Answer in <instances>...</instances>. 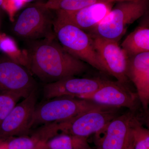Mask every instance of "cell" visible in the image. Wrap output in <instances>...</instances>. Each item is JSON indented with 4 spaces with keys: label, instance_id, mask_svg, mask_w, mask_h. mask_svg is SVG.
I'll return each instance as SVG.
<instances>
[{
    "label": "cell",
    "instance_id": "1",
    "mask_svg": "<svg viewBox=\"0 0 149 149\" xmlns=\"http://www.w3.org/2000/svg\"><path fill=\"white\" fill-rule=\"evenodd\" d=\"M26 42L27 69L45 84L75 77L88 69L87 64L67 52L56 37Z\"/></svg>",
    "mask_w": 149,
    "mask_h": 149
},
{
    "label": "cell",
    "instance_id": "2",
    "mask_svg": "<svg viewBox=\"0 0 149 149\" xmlns=\"http://www.w3.org/2000/svg\"><path fill=\"white\" fill-rule=\"evenodd\" d=\"M148 7L149 0L118 2L89 34L118 42L130 24L148 13Z\"/></svg>",
    "mask_w": 149,
    "mask_h": 149
},
{
    "label": "cell",
    "instance_id": "3",
    "mask_svg": "<svg viewBox=\"0 0 149 149\" xmlns=\"http://www.w3.org/2000/svg\"><path fill=\"white\" fill-rule=\"evenodd\" d=\"M102 106L88 100L74 97H58L47 100L36 105L32 126L67 121Z\"/></svg>",
    "mask_w": 149,
    "mask_h": 149
},
{
    "label": "cell",
    "instance_id": "4",
    "mask_svg": "<svg viewBox=\"0 0 149 149\" xmlns=\"http://www.w3.org/2000/svg\"><path fill=\"white\" fill-rule=\"evenodd\" d=\"M54 17L43 3L34 4L22 12L13 27L14 34L25 42L55 38Z\"/></svg>",
    "mask_w": 149,
    "mask_h": 149
},
{
    "label": "cell",
    "instance_id": "5",
    "mask_svg": "<svg viewBox=\"0 0 149 149\" xmlns=\"http://www.w3.org/2000/svg\"><path fill=\"white\" fill-rule=\"evenodd\" d=\"M53 28L56 39L67 52L106 73L99 60L91 35L70 24L53 25Z\"/></svg>",
    "mask_w": 149,
    "mask_h": 149
},
{
    "label": "cell",
    "instance_id": "6",
    "mask_svg": "<svg viewBox=\"0 0 149 149\" xmlns=\"http://www.w3.org/2000/svg\"><path fill=\"white\" fill-rule=\"evenodd\" d=\"M37 90L30 71L7 55L0 56V93H11L25 98Z\"/></svg>",
    "mask_w": 149,
    "mask_h": 149
},
{
    "label": "cell",
    "instance_id": "7",
    "mask_svg": "<svg viewBox=\"0 0 149 149\" xmlns=\"http://www.w3.org/2000/svg\"><path fill=\"white\" fill-rule=\"evenodd\" d=\"M118 109L102 106L86 112L63 121L61 133L88 138L92 134L98 133L118 116Z\"/></svg>",
    "mask_w": 149,
    "mask_h": 149
},
{
    "label": "cell",
    "instance_id": "8",
    "mask_svg": "<svg viewBox=\"0 0 149 149\" xmlns=\"http://www.w3.org/2000/svg\"><path fill=\"white\" fill-rule=\"evenodd\" d=\"M37 98L35 90L14 107L0 126V141L27 135L32 126Z\"/></svg>",
    "mask_w": 149,
    "mask_h": 149
},
{
    "label": "cell",
    "instance_id": "9",
    "mask_svg": "<svg viewBox=\"0 0 149 149\" xmlns=\"http://www.w3.org/2000/svg\"><path fill=\"white\" fill-rule=\"evenodd\" d=\"M94 47L106 73L126 85L128 58L118 42L100 37H92Z\"/></svg>",
    "mask_w": 149,
    "mask_h": 149
},
{
    "label": "cell",
    "instance_id": "10",
    "mask_svg": "<svg viewBox=\"0 0 149 149\" xmlns=\"http://www.w3.org/2000/svg\"><path fill=\"white\" fill-rule=\"evenodd\" d=\"M137 93L130 91L125 85L118 81L105 80L95 92L78 98L88 100L95 103L109 107H125L133 111L136 108Z\"/></svg>",
    "mask_w": 149,
    "mask_h": 149
},
{
    "label": "cell",
    "instance_id": "11",
    "mask_svg": "<svg viewBox=\"0 0 149 149\" xmlns=\"http://www.w3.org/2000/svg\"><path fill=\"white\" fill-rule=\"evenodd\" d=\"M104 81L99 78L67 77L53 83L45 84L43 89V98L45 100L61 97L78 98L95 92Z\"/></svg>",
    "mask_w": 149,
    "mask_h": 149
},
{
    "label": "cell",
    "instance_id": "12",
    "mask_svg": "<svg viewBox=\"0 0 149 149\" xmlns=\"http://www.w3.org/2000/svg\"><path fill=\"white\" fill-rule=\"evenodd\" d=\"M112 4H97L74 11L56 10L53 25L70 24L90 31L109 13Z\"/></svg>",
    "mask_w": 149,
    "mask_h": 149
},
{
    "label": "cell",
    "instance_id": "13",
    "mask_svg": "<svg viewBox=\"0 0 149 149\" xmlns=\"http://www.w3.org/2000/svg\"><path fill=\"white\" fill-rule=\"evenodd\" d=\"M130 111L115 118L95 134V149H125L128 144L131 119Z\"/></svg>",
    "mask_w": 149,
    "mask_h": 149
},
{
    "label": "cell",
    "instance_id": "14",
    "mask_svg": "<svg viewBox=\"0 0 149 149\" xmlns=\"http://www.w3.org/2000/svg\"><path fill=\"white\" fill-rule=\"evenodd\" d=\"M127 77L135 85L138 98L147 111L149 104V52L128 58Z\"/></svg>",
    "mask_w": 149,
    "mask_h": 149
},
{
    "label": "cell",
    "instance_id": "15",
    "mask_svg": "<svg viewBox=\"0 0 149 149\" xmlns=\"http://www.w3.org/2000/svg\"><path fill=\"white\" fill-rule=\"evenodd\" d=\"M120 47L128 58L149 52L148 22L141 24L130 32L123 41Z\"/></svg>",
    "mask_w": 149,
    "mask_h": 149
},
{
    "label": "cell",
    "instance_id": "16",
    "mask_svg": "<svg viewBox=\"0 0 149 149\" xmlns=\"http://www.w3.org/2000/svg\"><path fill=\"white\" fill-rule=\"evenodd\" d=\"M88 138L61 133L46 143V149H91Z\"/></svg>",
    "mask_w": 149,
    "mask_h": 149
},
{
    "label": "cell",
    "instance_id": "17",
    "mask_svg": "<svg viewBox=\"0 0 149 149\" xmlns=\"http://www.w3.org/2000/svg\"><path fill=\"white\" fill-rule=\"evenodd\" d=\"M138 0H48L43 3L50 10L74 11L99 3H113L118 2Z\"/></svg>",
    "mask_w": 149,
    "mask_h": 149
},
{
    "label": "cell",
    "instance_id": "18",
    "mask_svg": "<svg viewBox=\"0 0 149 149\" xmlns=\"http://www.w3.org/2000/svg\"><path fill=\"white\" fill-rule=\"evenodd\" d=\"M129 139L132 149H149V130L135 115L130 122Z\"/></svg>",
    "mask_w": 149,
    "mask_h": 149
},
{
    "label": "cell",
    "instance_id": "19",
    "mask_svg": "<svg viewBox=\"0 0 149 149\" xmlns=\"http://www.w3.org/2000/svg\"><path fill=\"white\" fill-rule=\"evenodd\" d=\"M5 149H46V143L31 135L2 140Z\"/></svg>",
    "mask_w": 149,
    "mask_h": 149
},
{
    "label": "cell",
    "instance_id": "20",
    "mask_svg": "<svg viewBox=\"0 0 149 149\" xmlns=\"http://www.w3.org/2000/svg\"><path fill=\"white\" fill-rule=\"evenodd\" d=\"M0 49L15 61L27 68L26 54L19 51L13 40L8 37H0Z\"/></svg>",
    "mask_w": 149,
    "mask_h": 149
},
{
    "label": "cell",
    "instance_id": "21",
    "mask_svg": "<svg viewBox=\"0 0 149 149\" xmlns=\"http://www.w3.org/2000/svg\"><path fill=\"white\" fill-rule=\"evenodd\" d=\"M20 98L22 97L15 93H0V126Z\"/></svg>",
    "mask_w": 149,
    "mask_h": 149
},
{
    "label": "cell",
    "instance_id": "22",
    "mask_svg": "<svg viewBox=\"0 0 149 149\" xmlns=\"http://www.w3.org/2000/svg\"><path fill=\"white\" fill-rule=\"evenodd\" d=\"M125 149H132V146H131V144L130 143L129 139H128V144H127V147Z\"/></svg>",
    "mask_w": 149,
    "mask_h": 149
},
{
    "label": "cell",
    "instance_id": "23",
    "mask_svg": "<svg viewBox=\"0 0 149 149\" xmlns=\"http://www.w3.org/2000/svg\"><path fill=\"white\" fill-rule=\"evenodd\" d=\"M21 1H22L24 4L25 5L26 3H27L31 2L33 1L34 0H21Z\"/></svg>",
    "mask_w": 149,
    "mask_h": 149
},
{
    "label": "cell",
    "instance_id": "24",
    "mask_svg": "<svg viewBox=\"0 0 149 149\" xmlns=\"http://www.w3.org/2000/svg\"><path fill=\"white\" fill-rule=\"evenodd\" d=\"M0 149H5L2 141H0Z\"/></svg>",
    "mask_w": 149,
    "mask_h": 149
},
{
    "label": "cell",
    "instance_id": "25",
    "mask_svg": "<svg viewBox=\"0 0 149 149\" xmlns=\"http://www.w3.org/2000/svg\"><path fill=\"white\" fill-rule=\"evenodd\" d=\"M3 2V0H0V7L2 6Z\"/></svg>",
    "mask_w": 149,
    "mask_h": 149
},
{
    "label": "cell",
    "instance_id": "26",
    "mask_svg": "<svg viewBox=\"0 0 149 149\" xmlns=\"http://www.w3.org/2000/svg\"></svg>",
    "mask_w": 149,
    "mask_h": 149
}]
</instances>
